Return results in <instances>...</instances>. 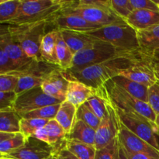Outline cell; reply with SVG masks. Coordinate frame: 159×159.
Wrapping results in <instances>:
<instances>
[{
	"instance_id": "1",
	"label": "cell",
	"mask_w": 159,
	"mask_h": 159,
	"mask_svg": "<svg viewBox=\"0 0 159 159\" xmlns=\"http://www.w3.org/2000/svg\"><path fill=\"white\" fill-rule=\"evenodd\" d=\"M150 59H154V57L140 49L116 56L102 63L91 65L81 70L68 71L74 79L93 88L97 89L134 65Z\"/></svg>"
},
{
	"instance_id": "2",
	"label": "cell",
	"mask_w": 159,
	"mask_h": 159,
	"mask_svg": "<svg viewBox=\"0 0 159 159\" xmlns=\"http://www.w3.org/2000/svg\"><path fill=\"white\" fill-rule=\"evenodd\" d=\"M62 9L80 16L89 23L100 26L124 23L111 9V0L64 1Z\"/></svg>"
},
{
	"instance_id": "3",
	"label": "cell",
	"mask_w": 159,
	"mask_h": 159,
	"mask_svg": "<svg viewBox=\"0 0 159 159\" xmlns=\"http://www.w3.org/2000/svg\"><path fill=\"white\" fill-rule=\"evenodd\" d=\"M106 91L112 105L116 109L134 116H142L148 120L155 128L157 115L148 102H143L123 89L112 79L104 83Z\"/></svg>"
},
{
	"instance_id": "4",
	"label": "cell",
	"mask_w": 159,
	"mask_h": 159,
	"mask_svg": "<svg viewBox=\"0 0 159 159\" xmlns=\"http://www.w3.org/2000/svg\"><path fill=\"white\" fill-rule=\"evenodd\" d=\"M48 21L22 25H7L11 37L20 45L28 57L42 61L40 48L42 40L48 32Z\"/></svg>"
},
{
	"instance_id": "5",
	"label": "cell",
	"mask_w": 159,
	"mask_h": 159,
	"mask_svg": "<svg viewBox=\"0 0 159 159\" xmlns=\"http://www.w3.org/2000/svg\"><path fill=\"white\" fill-rule=\"evenodd\" d=\"M64 5V0H22L17 15L6 25L49 21Z\"/></svg>"
},
{
	"instance_id": "6",
	"label": "cell",
	"mask_w": 159,
	"mask_h": 159,
	"mask_svg": "<svg viewBox=\"0 0 159 159\" xmlns=\"http://www.w3.org/2000/svg\"><path fill=\"white\" fill-rule=\"evenodd\" d=\"M85 34L124 51L140 50L138 33L126 22L102 26Z\"/></svg>"
},
{
	"instance_id": "7",
	"label": "cell",
	"mask_w": 159,
	"mask_h": 159,
	"mask_svg": "<svg viewBox=\"0 0 159 159\" xmlns=\"http://www.w3.org/2000/svg\"><path fill=\"white\" fill-rule=\"evenodd\" d=\"M130 51H124L107 42L99 40L91 48L82 50L75 54L72 68L68 71L81 70L91 65L102 63L116 56L127 54Z\"/></svg>"
},
{
	"instance_id": "8",
	"label": "cell",
	"mask_w": 159,
	"mask_h": 159,
	"mask_svg": "<svg viewBox=\"0 0 159 159\" xmlns=\"http://www.w3.org/2000/svg\"><path fill=\"white\" fill-rule=\"evenodd\" d=\"M58 66L51 65L43 61L33 60L16 71H11L18 76L19 82L15 93L17 95L36 87L41 86L45 78Z\"/></svg>"
},
{
	"instance_id": "9",
	"label": "cell",
	"mask_w": 159,
	"mask_h": 159,
	"mask_svg": "<svg viewBox=\"0 0 159 159\" xmlns=\"http://www.w3.org/2000/svg\"><path fill=\"white\" fill-rule=\"evenodd\" d=\"M61 102L59 99L47 95L43 91L41 86H39L17 95L14 110L22 117L26 113L39 108Z\"/></svg>"
},
{
	"instance_id": "10",
	"label": "cell",
	"mask_w": 159,
	"mask_h": 159,
	"mask_svg": "<svg viewBox=\"0 0 159 159\" xmlns=\"http://www.w3.org/2000/svg\"><path fill=\"white\" fill-rule=\"evenodd\" d=\"M116 110L120 122L129 130L159 151V143L157 135L154 130L153 125L148 120L142 116L128 114L118 109H116Z\"/></svg>"
},
{
	"instance_id": "11",
	"label": "cell",
	"mask_w": 159,
	"mask_h": 159,
	"mask_svg": "<svg viewBox=\"0 0 159 159\" xmlns=\"http://www.w3.org/2000/svg\"><path fill=\"white\" fill-rule=\"evenodd\" d=\"M48 26H52V30H71L81 33H89L102 27L89 23L80 16L71 13L61 9L55 16L48 21Z\"/></svg>"
},
{
	"instance_id": "12",
	"label": "cell",
	"mask_w": 159,
	"mask_h": 159,
	"mask_svg": "<svg viewBox=\"0 0 159 159\" xmlns=\"http://www.w3.org/2000/svg\"><path fill=\"white\" fill-rule=\"evenodd\" d=\"M120 120L117 112L111 102L108 105L107 114L101 120L98 128L96 130V150L105 147L113 140L118 137Z\"/></svg>"
},
{
	"instance_id": "13",
	"label": "cell",
	"mask_w": 159,
	"mask_h": 159,
	"mask_svg": "<svg viewBox=\"0 0 159 159\" xmlns=\"http://www.w3.org/2000/svg\"><path fill=\"white\" fill-rule=\"evenodd\" d=\"M54 148L35 137L26 140L24 145L10 153L0 156L9 159H51Z\"/></svg>"
},
{
	"instance_id": "14",
	"label": "cell",
	"mask_w": 159,
	"mask_h": 159,
	"mask_svg": "<svg viewBox=\"0 0 159 159\" xmlns=\"http://www.w3.org/2000/svg\"><path fill=\"white\" fill-rule=\"evenodd\" d=\"M73 79L68 71L58 67L45 78L41 88L47 95L64 102L66 99L68 84Z\"/></svg>"
},
{
	"instance_id": "15",
	"label": "cell",
	"mask_w": 159,
	"mask_h": 159,
	"mask_svg": "<svg viewBox=\"0 0 159 159\" xmlns=\"http://www.w3.org/2000/svg\"><path fill=\"white\" fill-rule=\"evenodd\" d=\"M117 138L120 144L127 152H132V153L145 154L159 159L158 150L155 149L144 140L132 133L121 122Z\"/></svg>"
},
{
	"instance_id": "16",
	"label": "cell",
	"mask_w": 159,
	"mask_h": 159,
	"mask_svg": "<svg viewBox=\"0 0 159 159\" xmlns=\"http://www.w3.org/2000/svg\"><path fill=\"white\" fill-rule=\"evenodd\" d=\"M0 45L6 49L12 59L16 70H18L29 64L34 59L28 57L20 45L11 37L7 25L2 24L0 27Z\"/></svg>"
},
{
	"instance_id": "17",
	"label": "cell",
	"mask_w": 159,
	"mask_h": 159,
	"mask_svg": "<svg viewBox=\"0 0 159 159\" xmlns=\"http://www.w3.org/2000/svg\"><path fill=\"white\" fill-rule=\"evenodd\" d=\"M120 75L149 88L158 82L155 72V59L144 61L134 65L129 69L123 71Z\"/></svg>"
},
{
	"instance_id": "18",
	"label": "cell",
	"mask_w": 159,
	"mask_h": 159,
	"mask_svg": "<svg viewBox=\"0 0 159 159\" xmlns=\"http://www.w3.org/2000/svg\"><path fill=\"white\" fill-rule=\"evenodd\" d=\"M67 133L55 119L51 120L35 135V138L43 141L54 148L58 147L66 140Z\"/></svg>"
},
{
	"instance_id": "19",
	"label": "cell",
	"mask_w": 159,
	"mask_h": 159,
	"mask_svg": "<svg viewBox=\"0 0 159 159\" xmlns=\"http://www.w3.org/2000/svg\"><path fill=\"white\" fill-rule=\"evenodd\" d=\"M125 22L136 31L144 30L159 24V12L134 9L126 19Z\"/></svg>"
},
{
	"instance_id": "20",
	"label": "cell",
	"mask_w": 159,
	"mask_h": 159,
	"mask_svg": "<svg viewBox=\"0 0 159 159\" xmlns=\"http://www.w3.org/2000/svg\"><path fill=\"white\" fill-rule=\"evenodd\" d=\"M61 35L74 54L86 48H91L99 40L85 33L75 32L71 30H60Z\"/></svg>"
},
{
	"instance_id": "21",
	"label": "cell",
	"mask_w": 159,
	"mask_h": 159,
	"mask_svg": "<svg viewBox=\"0 0 159 159\" xmlns=\"http://www.w3.org/2000/svg\"><path fill=\"white\" fill-rule=\"evenodd\" d=\"M94 92V88L73 79L68 84L65 100L75 106L78 109L88 100Z\"/></svg>"
},
{
	"instance_id": "22",
	"label": "cell",
	"mask_w": 159,
	"mask_h": 159,
	"mask_svg": "<svg viewBox=\"0 0 159 159\" xmlns=\"http://www.w3.org/2000/svg\"><path fill=\"white\" fill-rule=\"evenodd\" d=\"M60 30L57 29L48 31L42 40L40 48L41 60L51 65L58 66L57 57V42Z\"/></svg>"
},
{
	"instance_id": "23",
	"label": "cell",
	"mask_w": 159,
	"mask_h": 159,
	"mask_svg": "<svg viewBox=\"0 0 159 159\" xmlns=\"http://www.w3.org/2000/svg\"><path fill=\"white\" fill-rule=\"evenodd\" d=\"M137 33L140 49L153 57L154 53L159 50V24Z\"/></svg>"
},
{
	"instance_id": "24",
	"label": "cell",
	"mask_w": 159,
	"mask_h": 159,
	"mask_svg": "<svg viewBox=\"0 0 159 159\" xmlns=\"http://www.w3.org/2000/svg\"><path fill=\"white\" fill-rule=\"evenodd\" d=\"M66 140L76 141L89 145L95 146L96 144V130L83 121L76 120L74 126L68 134Z\"/></svg>"
},
{
	"instance_id": "25",
	"label": "cell",
	"mask_w": 159,
	"mask_h": 159,
	"mask_svg": "<svg viewBox=\"0 0 159 159\" xmlns=\"http://www.w3.org/2000/svg\"><path fill=\"white\" fill-rule=\"evenodd\" d=\"M89 107L100 120L105 116L108 110V105L110 101L106 91L105 87L102 86L95 89V92L86 101Z\"/></svg>"
},
{
	"instance_id": "26",
	"label": "cell",
	"mask_w": 159,
	"mask_h": 159,
	"mask_svg": "<svg viewBox=\"0 0 159 159\" xmlns=\"http://www.w3.org/2000/svg\"><path fill=\"white\" fill-rule=\"evenodd\" d=\"M112 80L119 85L120 87L125 90L127 93L133 96L134 97L148 102V87L144 85L138 83L136 82L130 80L127 78L122 75H118L112 79Z\"/></svg>"
},
{
	"instance_id": "27",
	"label": "cell",
	"mask_w": 159,
	"mask_h": 159,
	"mask_svg": "<svg viewBox=\"0 0 159 159\" xmlns=\"http://www.w3.org/2000/svg\"><path fill=\"white\" fill-rule=\"evenodd\" d=\"M76 114L77 107L75 106L67 100H65L61 103L55 120L65 130L67 134H69L75 123Z\"/></svg>"
},
{
	"instance_id": "28",
	"label": "cell",
	"mask_w": 159,
	"mask_h": 159,
	"mask_svg": "<svg viewBox=\"0 0 159 159\" xmlns=\"http://www.w3.org/2000/svg\"><path fill=\"white\" fill-rule=\"evenodd\" d=\"M26 139L21 133L0 132V156L10 153L24 145Z\"/></svg>"
},
{
	"instance_id": "29",
	"label": "cell",
	"mask_w": 159,
	"mask_h": 159,
	"mask_svg": "<svg viewBox=\"0 0 159 159\" xmlns=\"http://www.w3.org/2000/svg\"><path fill=\"white\" fill-rule=\"evenodd\" d=\"M74 53L65 43L60 31L57 42V57L59 68L65 71L71 70L74 61Z\"/></svg>"
},
{
	"instance_id": "30",
	"label": "cell",
	"mask_w": 159,
	"mask_h": 159,
	"mask_svg": "<svg viewBox=\"0 0 159 159\" xmlns=\"http://www.w3.org/2000/svg\"><path fill=\"white\" fill-rule=\"evenodd\" d=\"M21 119L15 110L0 112V132L20 133Z\"/></svg>"
},
{
	"instance_id": "31",
	"label": "cell",
	"mask_w": 159,
	"mask_h": 159,
	"mask_svg": "<svg viewBox=\"0 0 159 159\" xmlns=\"http://www.w3.org/2000/svg\"><path fill=\"white\" fill-rule=\"evenodd\" d=\"M66 148L79 159H95L96 148L95 146L89 145L76 141H65Z\"/></svg>"
},
{
	"instance_id": "32",
	"label": "cell",
	"mask_w": 159,
	"mask_h": 159,
	"mask_svg": "<svg viewBox=\"0 0 159 159\" xmlns=\"http://www.w3.org/2000/svg\"><path fill=\"white\" fill-rule=\"evenodd\" d=\"M22 0H1L0 1V23L7 24L17 15Z\"/></svg>"
},
{
	"instance_id": "33",
	"label": "cell",
	"mask_w": 159,
	"mask_h": 159,
	"mask_svg": "<svg viewBox=\"0 0 159 159\" xmlns=\"http://www.w3.org/2000/svg\"><path fill=\"white\" fill-rule=\"evenodd\" d=\"M49 120L42 119H26L22 118L20 120V133L24 136L25 139L35 137L36 134L43 128Z\"/></svg>"
},
{
	"instance_id": "34",
	"label": "cell",
	"mask_w": 159,
	"mask_h": 159,
	"mask_svg": "<svg viewBox=\"0 0 159 159\" xmlns=\"http://www.w3.org/2000/svg\"><path fill=\"white\" fill-rule=\"evenodd\" d=\"M76 120L83 121L85 124H88L95 130L98 128L101 122V120L95 114L94 112L91 110L86 102L82 104L77 109Z\"/></svg>"
},
{
	"instance_id": "35",
	"label": "cell",
	"mask_w": 159,
	"mask_h": 159,
	"mask_svg": "<svg viewBox=\"0 0 159 159\" xmlns=\"http://www.w3.org/2000/svg\"><path fill=\"white\" fill-rule=\"evenodd\" d=\"M60 105L61 103L41 107V108H39L37 110H34V111L26 113V114L22 116V118H26V119H42L48 120L55 119Z\"/></svg>"
},
{
	"instance_id": "36",
	"label": "cell",
	"mask_w": 159,
	"mask_h": 159,
	"mask_svg": "<svg viewBox=\"0 0 159 159\" xmlns=\"http://www.w3.org/2000/svg\"><path fill=\"white\" fill-rule=\"evenodd\" d=\"M111 9L116 15L124 21L134 10L130 0H111Z\"/></svg>"
},
{
	"instance_id": "37",
	"label": "cell",
	"mask_w": 159,
	"mask_h": 159,
	"mask_svg": "<svg viewBox=\"0 0 159 159\" xmlns=\"http://www.w3.org/2000/svg\"><path fill=\"white\" fill-rule=\"evenodd\" d=\"M119 151L118 138H115L105 147L96 150L95 159H116Z\"/></svg>"
},
{
	"instance_id": "38",
	"label": "cell",
	"mask_w": 159,
	"mask_h": 159,
	"mask_svg": "<svg viewBox=\"0 0 159 159\" xmlns=\"http://www.w3.org/2000/svg\"><path fill=\"white\" fill-rule=\"evenodd\" d=\"M19 78L13 73L9 72L0 75V92H15L18 85Z\"/></svg>"
},
{
	"instance_id": "39",
	"label": "cell",
	"mask_w": 159,
	"mask_h": 159,
	"mask_svg": "<svg viewBox=\"0 0 159 159\" xmlns=\"http://www.w3.org/2000/svg\"><path fill=\"white\" fill-rule=\"evenodd\" d=\"M16 99L17 94L15 92H0V112L14 110V106Z\"/></svg>"
},
{
	"instance_id": "40",
	"label": "cell",
	"mask_w": 159,
	"mask_h": 159,
	"mask_svg": "<svg viewBox=\"0 0 159 159\" xmlns=\"http://www.w3.org/2000/svg\"><path fill=\"white\" fill-rule=\"evenodd\" d=\"M13 71H16V68L12 59L6 49L0 45V75L6 74Z\"/></svg>"
},
{
	"instance_id": "41",
	"label": "cell",
	"mask_w": 159,
	"mask_h": 159,
	"mask_svg": "<svg viewBox=\"0 0 159 159\" xmlns=\"http://www.w3.org/2000/svg\"><path fill=\"white\" fill-rule=\"evenodd\" d=\"M148 103L156 115H159V82L148 88Z\"/></svg>"
},
{
	"instance_id": "42",
	"label": "cell",
	"mask_w": 159,
	"mask_h": 159,
	"mask_svg": "<svg viewBox=\"0 0 159 159\" xmlns=\"http://www.w3.org/2000/svg\"><path fill=\"white\" fill-rule=\"evenodd\" d=\"M134 9H146V10L159 12V6L155 0H130Z\"/></svg>"
},
{
	"instance_id": "43",
	"label": "cell",
	"mask_w": 159,
	"mask_h": 159,
	"mask_svg": "<svg viewBox=\"0 0 159 159\" xmlns=\"http://www.w3.org/2000/svg\"><path fill=\"white\" fill-rule=\"evenodd\" d=\"M65 141L61 144H60L58 147L54 148V158L57 159H79L67 148L66 145H65Z\"/></svg>"
},
{
	"instance_id": "44",
	"label": "cell",
	"mask_w": 159,
	"mask_h": 159,
	"mask_svg": "<svg viewBox=\"0 0 159 159\" xmlns=\"http://www.w3.org/2000/svg\"><path fill=\"white\" fill-rule=\"evenodd\" d=\"M124 152H125L126 155H127V157L128 159H158L155 158V157L145 155V154L132 153V152H128L125 150H124Z\"/></svg>"
},
{
	"instance_id": "45",
	"label": "cell",
	"mask_w": 159,
	"mask_h": 159,
	"mask_svg": "<svg viewBox=\"0 0 159 159\" xmlns=\"http://www.w3.org/2000/svg\"><path fill=\"white\" fill-rule=\"evenodd\" d=\"M116 159H128L127 158L125 152H124V148H123L122 146L120 144V143H119V151H118L117 156H116Z\"/></svg>"
},
{
	"instance_id": "46",
	"label": "cell",
	"mask_w": 159,
	"mask_h": 159,
	"mask_svg": "<svg viewBox=\"0 0 159 159\" xmlns=\"http://www.w3.org/2000/svg\"><path fill=\"white\" fill-rule=\"evenodd\" d=\"M155 132L157 136H159V115H157L156 120H155Z\"/></svg>"
},
{
	"instance_id": "47",
	"label": "cell",
	"mask_w": 159,
	"mask_h": 159,
	"mask_svg": "<svg viewBox=\"0 0 159 159\" xmlns=\"http://www.w3.org/2000/svg\"><path fill=\"white\" fill-rule=\"evenodd\" d=\"M155 75H156L157 80L158 82H159V67L158 65H156L155 64Z\"/></svg>"
},
{
	"instance_id": "48",
	"label": "cell",
	"mask_w": 159,
	"mask_h": 159,
	"mask_svg": "<svg viewBox=\"0 0 159 159\" xmlns=\"http://www.w3.org/2000/svg\"><path fill=\"white\" fill-rule=\"evenodd\" d=\"M153 57L155 61H159V50L158 51H156L153 54Z\"/></svg>"
},
{
	"instance_id": "49",
	"label": "cell",
	"mask_w": 159,
	"mask_h": 159,
	"mask_svg": "<svg viewBox=\"0 0 159 159\" xmlns=\"http://www.w3.org/2000/svg\"><path fill=\"white\" fill-rule=\"evenodd\" d=\"M155 65H158V66L159 67V61H155Z\"/></svg>"
},
{
	"instance_id": "50",
	"label": "cell",
	"mask_w": 159,
	"mask_h": 159,
	"mask_svg": "<svg viewBox=\"0 0 159 159\" xmlns=\"http://www.w3.org/2000/svg\"><path fill=\"white\" fill-rule=\"evenodd\" d=\"M0 159H9V158H0Z\"/></svg>"
},
{
	"instance_id": "51",
	"label": "cell",
	"mask_w": 159,
	"mask_h": 159,
	"mask_svg": "<svg viewBox=\"0 0 159 159\" xmlns=\"http://www.w3.org/2000/svg\"><path fill=\"white\" fill-rule=\"evenodd\" d=\"M52 159H57V158H54V157L53 156V158H52Z\"/></svg>"
},
{
	"instance_id": "52",
	"label": "cell",
	"mask_w": 159,
	"mask_h": 159,
	"mask_svg": "<svg viewBox=\"0 0 159 159\" xmlns=\"http://www.w3.org/2000/svg\"><path fill=\"white\" fill-rule=\"evenodd\" d=\"M52 158H51V159H52Z\"/></svg>"
}]
</instances>
